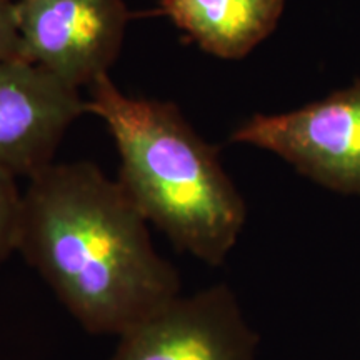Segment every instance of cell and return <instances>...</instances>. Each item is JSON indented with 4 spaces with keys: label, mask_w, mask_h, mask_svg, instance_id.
Segmentation results:
<instances>
[{
    "label": "cell",
    "mask_w": 360,
    "mask_h": 360,
    "mask_svg": "<svg viewBox=\"0 0 360 360\" xmlns=\"http://www.w3.org/2000/svg\"><path fill=\"white\" fill-rule=\"evenodd\" d=\"M17 252L94 335H124L180 295L147 219L87 160L53 162L29 179Z\"/></svg>",
    "instance_id": "1"
},
{
    "label": "cell",
    "mask_w": 360,
    "mask_h": 360,
    "mask_svg": "<svg viewBox=\"0 0 360 360\" xmlns=\"http://www.w3.org/2000/svg\"><path fill=\"white\" fill-rule=\"evenodd\" d=\"M87 112L107 125L120 157L119 182L148 224L210 267L227 260L247 207L207 143L175 103L124 94L105 75L90 85Z\"/></svg>",
    "instance_id": "2"
},
{
    "label": "cell",
    "mask_w": 360,
    "mask_h": 360,
    "mask_svg": "<svg viewBox=\"0 0 360 360\" xmlns=\"http://www.w3.org/2000/svg\"><path fill=\"white\" fill-rule=\"evenodd\" d=\"M231 141L272 152L304 177L360 195V80L285 114H255Z\"/></svg>",
    "instance_id": "3"
},
{
    "label": "cell",
    "mask_w": 360,
    "mask_h": 360,
    "mask_svg": "<svg viewBox=\"0 0 360 360\" xmlns=\"http://www.w3.org/2000/svg\"><path fill=\"white\" fill-rule=\"evenodd\" d=\"M129 17L124 0H17L22 58L90 87L115 64Z\"/></svg>",
    "instance_id": "4"
},
{
    "label": "cell",
    "mask_w": 360,
    "mask_h": 360,
    "mask_svg": "<svg viewBox=\"0 0 360 360\" xmlns=\"http://www.w3.org/2000/svg\"><path fill=\"white\" fill-rule=\"evenodd\" d=\"M259 334L227 283L175 297L119 337L110 360H255Z\"/></svg>",
    "instance_id": "5"
},
{
    "label": "cell",
    "mask_w": 360,
    "mask_h": 360,
    "mask_svg": "<svg viewBox=\"0 0 360 360\" xmlns=\"http://www.w3.org/2000/svg\"><path fill=\"white\" fill-rule=\"evenodd\" d=\"M85 112L80 89L24 58L0 62V169L32 179Z\"/></svg>",
    "instance_id": "6"
},
{
    "label": "cell",
    "mask_w": 360,
    "mask_h": 360,
    "mask_svg": "<svg viewBox=\"0 0 360 360\" xmlns=\"http://www.w3.org/2000/svg\"><path fill=\"white\" fill-rule=\"evenodd\" d=\"M283 8L285 0H160L157 13L204 52L238 60L277 29Z\"/></svg>",
    "instance_id": "7"
},
{
    "label": "cell",
    "mask_w": 360,
    "mask_h": 360,
    "mask_svg": "<svg viewBox=\"0 0 360 360\" xmlns=\"http://www.w3.org/2000/svg\"><path fill=\"white\" fill-rule=\"evenodd\" d=\"M22 193L15 175L0 169V267L19 249Z\"/></svg>",
    "instance_id": "8"
},
{
    "label": "cell",
    "mask_w": 360,
    "mask_h": 360,
    "mask_svg": "<svg viewBox=\"0 0 360 360\" xmlns=\"http://www.w3.org/2000/svg\"><path fill=\"white\" fill-rule=\"evenodd\" d=\"M19 58H22V51L17 0H0V62Z\"/></svg>",
    "instance_id": "9"
}]
</instances>
